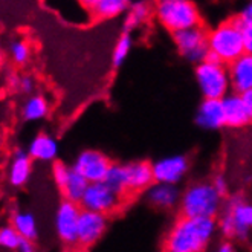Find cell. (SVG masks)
Masks as SVG:
<instances>
[{
    "mask_svg": "<svg viewBox=\"0 0 252 252\" xmlns=\"http://www.w3.org/2000/svg\"><path fill=\"white\" fill-rule=\"evenodd\" d=\"M89 187V182L84 179L81 174H78L75 170L72 168L70 177L67 184L64 185V188L62 189V194L64 197V200L73 202V203H81L83 197H84V192Z\"/></svg>",
    "mask_w": 252,
    "mask_h": 252,
    "instance_id": "603a6c76",
    "label": "cell"
},
{
    "mask_svg": "<svg viewBox=\"0 0 252 252\" xmlns=\"http://www.w3.org/2000/svg\"><path fill=\"white\" fill-rule=\"evenodd\" d=\"M109 220L106 214L83 210L78 221V245L92 246L106 234Z\"/></svg>",
    "mask_w": 252,
    "mask_h": 252,
    "instance_id": "7c38bea8",
    "label": "cell"
},
{
    "mask_svg": "<svg viewBox=\"0 0 252 252\" xmlns=\"http://www.w3.org/2000/svg\"><path fill=\"white\" fill-rule=\"evenodd\" d=\"M32 174V159L25 150H16L12 153L8 168H6V179L8 184L14 188L23 187Z\"/></svg>",
    "mask_w": 252,
    "mask_h": 252,
    "instance_id": "9a60e30c",
    "label": "cell"
},
{
    "mask_svg": "<svg viewBox=\"0 0 252 252\" xmlns=\"http://www.w3.org/2000/svg\"><path fill=\"white\" fill-rule=\"evenodd\" d=\"M104 182L120 196L124 194V192H128V177L126 164H113Z\"/></svg>",
    "mask_w": 252,
    "mask_h": 252,
    "instance_id": "d4e9b609",
    "label": "cell"
},
{
    "mask_svg": "<svg viewBox=\"0 0 252 252\" xmlns=\"http://www.w3.org/2000/svg\"><path fill=\"white\" fill-rule=\"evenodd\" d=\"M9 58L16 64H25L28 63L29 57H31V48L25 40H14L8 46Z\"/></svg>",
    "mask_w": 252,
    "mask_h": 252,
    "instance_id": "83f0119b",
    "label": "cell"
},
{
    "mask_svg": "<svg viewBox=\"0 0 252 252\" xmlns=\"http://www.w3.org/2000/svg\"><path fill=\"white\" fill-rule=\"evenodd\" d=\"M23 239L22 235L16 231L12 225H5L0 229V246H2L5 251H16L19 249V246L22 245Z\"/></svg>",
    "mask_w": 252,
    "mask_h": 252,
    "instance_id": "4316f807",
    "label": "cell"
},
{
    "mask_svg": "<svg viewBox=\"0 0 252 252\" xmlns=\"http://www.w3.org/2000/svg\"><path fill=\"white\" fill-rule=\"evenodd\" d=\"M70 173H72V165H66L63 162H55L52 165V177H54V182L55 185L58 187V189H63L64 185L67 184L69 177H70Z\"/></svg>",
    "mask_w": 252,
    "mask_h": 252,
    "instance_id": "f1b7e54d",
    "label": "cell"
},
{
    "mask_svg": "<svg viewBox=\"0 0 252 252\" xmlns=\"http://www.w3.org/2000/svg\"><path fill=\"white\" fill-rule=\"evenodd\" d=\"M127 167V177H128V191L139 192L147 191L155 184L153 167L145 160H135L126 164Z\"/></svg>",
    "mask_w": 252,
    "mask_h": 252,
    "instance_id": "ffe728a7",
    "label": "cell"
},
{
    "mask_svg": "<svg viewBox=\"0 0 252 252\" xmlns=\"http://www.w3.org/2000/svg\"><path fill=\"white\" fill-rule=\"evenodd\" d=\"M83 6L91 12L94 20H110L123 16L128 11L130 2L127 0H87L83 2Z\"/></svg>",
    "mask_w": 252,
    "mask_h": 252,
    "instance_id": "ac0fdd59",
    "label": "cell"
},
{
    "mask_svg": "<svg viewBox=\"0 0 252 252\" xmlns=\"http://www.w3.org/2000/svg\"><path fill=\"white\" fill-rule=\"evenodd\" d=\"M194 123L203 130H219L223 126H226L223 101L203 99L196 112Z\"/></svg>",
    "mask_w": 252,
    "mask_h": 252,
    "instance_id": "5bb4252c",
    "label": "cell"
},
{
    "mask_svg": "<svg viewBox=\"0 0 252 252\" xmlns=\"http://www.w3.org/2000/svg\"><path fill=\"white\" fill-rule=\"evenodd\" d=\"M110 159L98 150H83L73 160L72 168L81 174L89 184L104 182L112 168Z\"/></svg>",
    "mask_w": 252,
    "mask_h": 252,
    "instance_id": "9c48e42d",
    "label": "cell"
},
{
    "mask_svg": "<svg viewBox=\"0 0 252 252\" xmlns=\"http://www.w3.org/2000/svg\"><path fill=\"white\" fill-rule=\"evenodd\" d=\"M239 19L242 23H249L252 25V2H249L239 14Z\"/></svg>",
    "mask_w": 252,
    "mask_h": 252,
    "instance_id": "d6a6232c",
    "label": "cell"
},
{
    "mask_svg": "<svg viewBox=\"0 0 252 252\" xmlns=\"http://www.w3.org/2000/svg\"><path fill=\"white\" fill-rule=\"evenodd\" d=\"M223 110L226 126L232 128H240L252 123V109L240 94H229L223 99Z\"/></svg>",
    "mask_w": 252,
    "mask_h": 252,
    "instance_id": "4fadbf2b",
    "label": "cell"
},
{
    "mask_svg": "<svg viewBox=\"0 0 252 252\" xmlns=\"http://www.w3.org/2000/svg\"><path fill=\"white\" fill-rule=\"evenodd\" d=\"M194 78L203 99H223L232 89L229 69L221 63L203 62L197 64Z\"/></svg>",
    "mask_w": 252,
    "mask_h": 252,
    "instance_id": "8992f818",
    "label": "cell"
},
{
    "mask_svg": "<svg viewBox=\"0 0 252 252\" xmlns=\"http://www.w3.org/2000/svg\"><path fill=\"white\" fill-rule=\"evenodd\" d=\"M16 231L22 235L23 240H31L34 242L38 237V223L37 219L32 213L29 211H14L11 214V223Z\"/></svg>",
    "mask_w": 252,
    "mask_h": 252,
    "instance_id": "7402d4cb",
    "label": "cell"
},
{
    "mask_svg": "<svg viewBox=\"0 0 252 252\" xmlns=\"http://www.w3.org/2000/svg\"><path fill=\"white\" fill-rule=\"evenodd\" d=\"M242 31H243V41H245L246 54L252 55V25L242 23Z\"/></svg>",
    "mask_w": 252,
    "mask_h": 252,
    "instance_id": "1f68e13d",
    "label": "cell"
},
{
    "mask_svg": "<svg viewBox=\"0 0 252 252\" xmlns=\"http://www.w3.org/2000/svg\"><path fill=\"white\" fill-rule=\"evenodd\" d=\"M121 203V196L115 192L106 182L89 184L84 197L81 200V208L99 214H109L116 210Z\"/></svg>",
    "mask_w": 252,
    "mask_h": 252,
    "instance_id": "30bf717a",
    "label": "cell"
},
{
    "mask_svg": "<svg viewBox=\"0 0 252 252\" xmlns=\"http://www.w3.org/2000/svg\"><path fill=\"white\" fill-rule=\"evenodd\" d=\"M131 46H133L131 34L124 31L120 37H118V40L115 43V48H113V52H112L113 67H121L124 64V62L127 60V57L131 51Z\"/></svg>",
    "mask_w": 252,
    "mask_h": 252,
    "instance_id": "484cf974",
    "label": "cell"
},
{
    "mask_svg": "<svg viewBox=\"0 0 252 252\" xmlns=\"http://www.w3.org/2000/svg\"><path fill=\"white\" fill-rule=\"evenodd\" d=\"M17 252H37V248H35L34 242H31V240H23L22 245L19 246Z\"/></svg>",
    "mask_w": 252,
    "mask_h": 252,
    "instance_id": "836d02e7",
    "label": "cell"
},
{
    "mask_svg": "<svg viewBox=\"0 0 252 252\" xmlns=\"http://www.w3.org/2000/svg\"><path fill=\"white\" fill-rule=\"evenodd\" d=\"M34 87H35V83L31 77H20L19 78V84H17V91L25 94V95H29L34 92ZM31 96V95H29Z\"/></svg>",
    "mask_w": 252,
    "mask_h": 252,
    "instance_id": "f546056e",
    "label": "cell"
},
{
    "mask_svg": "<svg viewBox=\"0 0 252 252\" xmlns=\"http://www.w3.org/2000/svg\"><path fill=\"white\" fill-rule=\"evenodd\" d=\"M26 152L32 160L54 162L58 158V153H60V144L49 133L41 131L29 142Z\"/></svg>",
    "mask_w": 252,
    "mask_h": 252,
    "instance_id": "e0dca14e",
    "label": "cell"
},
{
    "mask_svg": "<svg viewBox=\"0 0 252 252\" xmlns=\"http://www.w3.org/2000/svg\"><path fill=\"white\" fill-rule=\"evenodd\" d=\"M83 208L78 203L62 200L58 203L54 216V228L58 240L64 245L78 243V221Z\"/></svg>",
    "mask_w": 252,
    "mask_h": 252,
    "instance_id": "ba28073f",
    "label": "cell"
},
{
    "mask_svg": "<svg viewBox=\"0 0 252 252\" xmlns=\"http://www.w3.org/2000/svg\"><path fill=\"white\" fill-rule=\"evenodd\" d=\"M213 185H214V188H216V191L219 192V194L221 196V197H225L226 194H228V191H229V184H228V181L225 179L223 176H216L214 179H213Z\"/></svg>",
    "mask_w": 252,
    "mask_h": 252,
    "instance_id": "4dcf8cb0",
    "label": "cell"
},
{
    "mask_svg": "<svg viewBox=\"0 0 252 252\" xmlns=\"http://www.w3.org/2000/svg\"><path fill=\"white\" fill-rule=\"evenodd\" d=\"M221 197L213 182L191 184L181 197L179 210L184 217L189 219H216L221 210Z\"/></svg>",
    "mask_w": 252,
    "mask_h": 252,
    "instance_id": "3957f363",
    "label": "cell"
},
{
    "mask_svg": "<svg viewBox=\"0 0 252 252\" xmlns=\"http://www.w3.org/2000/svg\"><path fill=\"white\" fill-rule=\"evenodd\" d=\"M150 5L147 2H131L124 19V31L130 32L131 29L141 26L150 16Z\"/></svg>",
    "mask_w": 252,
    "mask_h": 252,
    "instance_id": "cb8c5ba5",
    "label": "cell"
},
{
    "mask_svg": "<svg viewBox=\"0 0 252 252\" xmlns=\"http://www.w3.org/2000/svg\"><path fill=\"white\" fill-rule=\"evenodd\" d=\"M214 252H237V251H235V248L232 246L231 242H221V243L216 248Z\"/></svg>",
    "mask_w": 252,
    "mask_h": 252,
    "instance_id": "e575fe53",
    "label": "cell"
},
{
    "mask_svg": "<svg viewBox=\"0 0 252 252\" xmlns=\"http://www.w3.org/2000/svg\"><path fill=\"white\" fill-rule=\"evenodd\" d=\"M155 182L177 185L184 181L189 168V160L184 155H171L160 158L152 164Z\"/></svg>",
    "mask_w": 252,
    "mask_h": 252,
    "instance_id": "8fae6325",
    "label": "cell"
},
{
    "mask_svg": "<svg viewBox=\"0 0 252 252\" xmlns=\"http://www.w3.org/2000/svg\"><path fill=\"white\" fill-rule=\"evenodd\" d=\"M219 229L216 219L179 217L170 228L164 249L165 252H205Z\"/></svg>",
    "mask_w": 252,
    "mask_h": 252,
    "instance_id": "6da1fadb",
    "label": "cell"
},
{
    "mask_svg": "<svg viewBox=\"0 0 252 252\" xmlns=\"http://www.w3.org/2000/svg\"><path fill=\"white\" fill-rule=\"evenodd\" d=\"M145 197L152 206L158 210H171L177 203H181V189L177 185L158 184L155 182L145 191Z\"/></svg>",
    "mask_w": 252,
    "mask_h": 252,
    "instance_id": "2e32d148",
    "label": "cell"
},
{
    "mask_svg": "<svg viewBox=\"0 0 252 252\" xmlns=\"http://www.w3.org/2000/svg\"><path fill=\"white\" fill-rule=\"evenodd\" d=\"M49 101L44 95H31L28 96L22 106V118L28 123H35V121H41L48 116L49 113Z\"/></svg>",
    "mask_w": 252,
    "mask_h": 252,
    "instance_id": "44dd1931",
    "label": "cell"
},
{
    "mask_svg": "<svg viewBox=\"0 0 252 252\" xmlns=\"http://www.w3.org/2000/svg\"><path fill=\"white\" fill-rule=\"evenodd\" d=\"M155 16L160 26L171 34L200 26V12L189 0H160L155 5Z\"/></svg>",
    "mask_w": 252,
    "mask_h": 252,
    "instance_id": "277c9868",
    "label": "cell"
},
{
    "mask_svg": "<svg viewBox=\"0 0 252 252\" xmlns=\"http://www.w3.org/2000/svg\"><path fill=\"white\" fill-rule=\"evenodd\" d=\"M208 49L221 63L228 66L246 54L239 16L221 22L208 31Z\"/></svg>",
    "mask_w": 252,
    "mask_h": 252,
    "instance_id": "7a4b0ae2",
    "label": "cell"
},
{
    "mask_svg": "<svg viewBox=\"0 0 252 252\" xmlns=\"http://www.w3.org/2000/svg\"><path fill=\"white\" fill-rule=\"evenodd\" d=\"M217 223L226 239L245 240L252 231V203L239 194L231 196Z\"/></svg>",
    "mask_w": 252,
    "mask_h": 252,
    "instance_id": "5b68a950",
    "label": "cell"
},
{
    "mask_svg": "<svg viewBox=\"0 0 252 252\" xmlns=\"http://www.w3.org/2000/svg\"><path fill=\"white\" fill-rule=\"evenodd\" d=\"M173 40L177 52L189 63H196L197 66L208 57V32L202 26L176 32L173 34Z\"/></svg>",
    "mask_w": 252,
    "mask_h": 252,
    "instance_id": "52a82bcc",
    "label": "cell"
},
{
    "mask_svg": "<svg viewBox=\"0 0 252 252\" xmlns=\"http://www.w3.org/2000/svg\"><path fill=\"white\" fill-rule=\"evenodd\" d=\"M242 96H243V98H245V101L248 102V106L252 109V89H251V91H248L246 94H243Z\"/></svg>",
    "mask_w": 252,
    "mask_h": 252,
    "instance_id": "d590c367",
    "label": "cell"
},
{
    "mask_svg": "<svg viewBox=\"0 0 252 252\" xmlns=\"http://www.w3.org/2000/svg\"><path fill=\"white\" fill-rule=\"evenodd\" d=\"M231 86L235 94H246L252 89V55L245 54L239 60L228 66Z\"/></svg>",
    "mask_w": 252,
    "mask_h": 252,
    "instance_id": "d6986e66",
    "label": "cell"
}]
</instances>
